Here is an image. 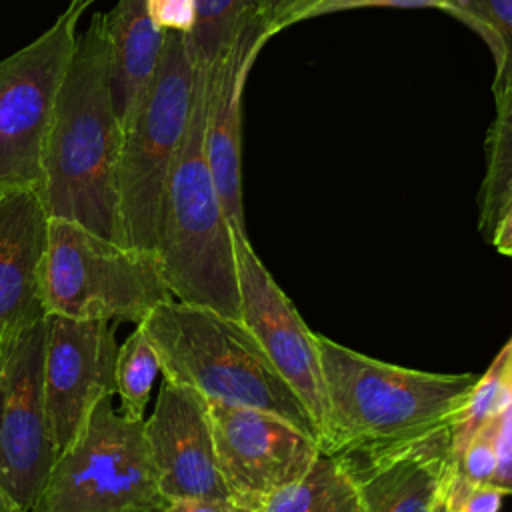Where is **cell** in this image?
Returning a JSON list of instances; mask_svg holds the SVG:
<instances>
[{"instance_id":"1","label":"cell","mask_w":512,"mask_h":512,"mask_svg":"<svg viewBox=\"0 0 512 512\" xmlns=\"http://www.w3.org/2000/svg\"><path fill=\"white\" fill-rule=\"evenodd\" d=\"M122 136L110 88L108 20L96 12L78 36L44 148L40 196L50 218L122 244L116 188Z\"/></svg>"},{"instance_id":"2","label":"cell","mask_w":512,"mask_h":512,"mask_svg":"<svg viewBox=\"0 0 512 512\" xmlns=\"http://www.w3.org/2000/svg\"><path fill=\"white\" fill-rule=\"evenodd\" d=\"M326 390L322 450L374 452L452 426L480 374L388 364L316 334Z\"/></svg>"},{"instance_id":"3","label":"cell","mask_w":512,"mask_h":512,"mask_svg":"<svg viewBox=\"0 0 512 512\" xmlns=\"http://www.w3.org/2000/svg\"><path fill=\"white\" fill-rule=\"evenodd\" d=\"M194 66L190 116L164 190L154 256L172 298L240 320L234 232L206 158L212 66Z\"/></svg>"},{"instance_id":"4","label":"cell","mask_w":512,"mask_h":512,"mask_svg":"<svg viewBox=\"0 0 512 512\" xmlns=\"http://www.w3.org/2000/svg\"><path fill=\"white\" fill-rule=\"evenodd\" d=\"M136 326L152 344L164 378L206 400L272 412L320 444L308 410L242 320L168 298Z\"/></svg>"},{"instance_id":"5","label":"cell","mask_w":512,"mask_h":512,"mask_svg":"<svg viewBox=\"0 0 512 512\" xmlns=\"http://www.w3.org/2000/svg\"><path fill=\"white\" fill-rule=\"evenodd\" d=\"M194 72L188 34L166 30L154 80L124 130L118 156V214L128 248L154 254L164 190L190 116Z\"/></svg>"},{"instance_id":"6","label":"cell","mask_w":512,"mask_h":512,"mask_svg":"<svg viewBox=\"0 0 512 512\" xmlns=\"http://www.w3.org/2000/svg\"><path fill=\"white\" fill-rule=\"evenodd\" d=\"M40 290L46 314L134 324L172 298L152 252L116 244L60 218H50Z\"/></svg>"},{"instance_id":"7","label":"cell","mask_w":512,"mask_h":512,"mask_svg":"<svg viewBox=\"0 0 512 512\" xmlns=\"http://www.w3.org/2000/svg\"><path fill=\"white\" fill-rule=\"evenodd\" d=\"M144 420L96 402L78 436L56 456L28 512H162Z\"/></svg>"},{"instance_id":"8","label":"cell","mask_w":512,"mask_h":512,"mask_svg":"<svg viewBox=\"0 0 512 512\" xmlns=\"http://www.w3.org/2000/svg\"><path fill=\"white\" fill-rule=\"evenodd\" d=\"M98 0H70L36 40L0 60V190L42 188L44 148L60 88Z\"/></svg>"},{"instance_id":"9","label":"cell","mask_w":512,"mask_h":512,"mask_svg":"<svg viewBox=\"0 0 512 512\" xmlns=\"http://www.w3.org/2000/svg\"><path fill=\"white\" fill-rule=\"evenodd\" d=\"M46 318L0 336V486L28 512L56 460L44 396Z\"/></svg>"},{"instance_id":"10","label":"cell","mask_w":512,"mask_h":512,"mask_svg":"<svg viewBox=\"0 0 512 512\" xmlns=\"http://www.w3.org/2000/svg\"><path fill=\"white\" fill-rule=\"evenodd\" d=\"M206 404L224 484L244 508L256 512L272 494L298 480L322 452L314 438L272 412L214 400Z\"/></svg>"},{"instance_id":"11","label":"cell","mask_w":512,"mask_h":512,"mask_svg":"<svg viewBox=\"0 0 512 512\" xmlns=\"http://www.w3.org/2000/svg\"><path fill=\"white\" fill-rule=\"evenodd\" d=\"M240 320L258 340L272 366L296 392L320 432L326 422V390L316 334L276 284L246 236L234 234Z\"/></svg>"},{"instance_id":"12","label":"cell","mask_w":512,"mask_h":512,"mask_svg":"<svg viewBox=\"0 0 512 512\" xmlns=\"http://www.w3.org/2000/svg\"><path fill=\"white\" fill-rule=\"evenodd\" d=\"M116 356L110 322L46 314L42 374L56 456L78 436L96 402L116 394Z\"/></svg>"},{"instance_id":"13","label":"cell","mask_w":512,"mask_h":512,"mask_svg":"<svg viewBox=\"0 0 512 512\" xmlns=\"http://www.w3.org/2000/svg\"><path fill=\"white\" fill-rule=\"evenodd\" d=\"M144 436L166 500H232L218 466L208 404L196 390L164 378Z\"/></svg>"},{"instance_id":"14","label":"cell","mask_w":512,"mask_h":512,"mask_svg":"<svg viewBox=\"0 0 512 512\" xmlns=\"http://www.w3.org/2000/svg\"><path fill=\"white\" fill-rule=\"evenodd\" d=\"M346 466L360 512H432L452 470V426L374 450L334 454Z\"/></svg>"},{"instance_id":"15","label":"cell","mask_w":512,"mask_h":512,"mask_svg":"<svg viewBox=\"0 0 512 512\" xmlns=\"http://www.w3.org/2000/svg\"><path fill=\"white\" fill-rule=\"evenodd\" d=\"M268 40V34L256 14L250 10L236 38L212 66L208 122H206V158L210 174L226 220L236 236H246L242 206V92L250 66Z\"/></svg>"},{"instance_id":"16","label":"cell","mask_w":512,"mask_h":512,"mask_svg":"<svg viewBox=\"0 0 512 512\" xmlns=\"http://www.w3.org/2000/svg\"><path fill=\"white\" fill-rule=\"evenodd\" d=\"M48 226L40 190H0V336L46 318L40 272Z\"/></svg>"},{"instance_id":"17","label":"cell","mask_w":512,"mask_h":512,"mask_svg":"<svg viewBox=\"0 0 512 512\" xmlns=\"http://www.w3.org/2000/svg\"><path fill=\"white\" fill-rule=\"evenodd\" d=\"M110 44V88L122 132L142 108L154 80L166 30L146 10V0H118L106 14Z\"/></svg>"},{"instance_id":"18","label":"cell","mask_w":512,"mask_h":512,"mask_svg":"<svg viewBox=\"0 0 512 512\" xmlns=\"http://www.w3.org/2000/svg\"><path fill=\"white\" fill-rule=\"evenodd\" d=\"M256 512H360V506L342 460L322 450L298 480L272 494Z\"/></svg>"},{"instance_id":"19","label":"cell","mask_w":512,"mask_h":512,"mask_svg":"<svg viewBox=\"0 0 512 512\" xmlns=\"http://www.w3.org/2000/svg\"><path fill=\"white\" fill-rule=\"evenodd\" d=\"M496 114L486 132V170L478 194V230L490 242L512 200V84L494 96Z\"/></svg>"},{"instance_id":"20","label":"cell","mask_w":512,"mask_h":512,"mask_svg":"<svg viewBox=\"0 0 512 512\" xmlns=\"http://www.w3.org/2000/svg\"><path fill=\"white\" fill-rule=\"evenodd\" d=\"M440 10L470 26L494 56V96L512 84V0H444Z\"/></svg>"},{"instance_id":"21","label":"cell","mask_w":512,"mask_h":512,"mask_svg":"<svg viewBox=\"0 0 512 512\" xmlns=\"http://www.w3.org/2000/svg\"><path fill=\"white\" fill-rule=\"evenodd\" d=\"M512 390V336L506 340L494 362L478 376L470 398L452 424V458L456 460L468 440L504 406Z\"/></svg>"},{"instance_id":"22","label":"cell","mask_w":512,"mask_h":512,"mask_svg":"<svg viewBox=\"0 0 512 512\" xmlns=\"http://www.w3.org/2000/svg\"><path fill=\"white\" fill-rule=\"evenodd\" d=\"M158 372L160 360L146 334L136 326L124 344L118 346L116 356V394L120 398V414L132 420H144V410Z\"/></svg>"},{"instance_id":"23","label":"cell","mask_w":512,"mask_h":512,"mask_svg":"<svg viewBox=\"0 0 512 512\" xmlns=\"http://www.w3.org/2000/svg\"><path fill=\"white\" fill-rule=\"evenodd\" d=\"M250 10L248 0H196V24L188 34L194 62L216 66Z\"/></svg>"},{"instance_id":"24","label":"cell","mask_w":512,"mask_h":512,"mask_svg":"<svg viewBox=\"0 0 512 512\" xmlns=\"http://www.w3.org/2000/svg\"><path fill=\"white\" fill-rule=\"evenodd\" d=\"M498 468L496 422L490 418L454 460V480L466 486L490 484Z\"/></svg>"},{"instance_id":"25","label":"cell","mask_w":512,"mask_h":512,"mask_svg":"<svg viewBox=\"0 0 512 512\" xmlns=\"http://www.w3.org/2000/svg\"><path fill=\"white\" fill-rule=\"evenodd\" d=\"M496 422V454L498 468L490 486L498 488L502 494H512V390L494 416Z\"/></svg>"},{"instance_id":"26","label":"cell","mask_w":512,"mask_h":512,"mask_svg":"<svg viewBox=\"0 0 512 512\" xmlns=\"http://www.w3.org/2000/svg\"><path fill=\"white\" fill-rule=\"evenodd\" d=\"M146 10L162 30L190 34L196 24V0H146Z\"/></svg>"},{"instance_id":"27","label":"cell","mask_w":512,"mask_h":512,"mask_svg":"<svg viewBox=\"0 0 512 512\" xmlns=\"http://www.w3.org/2000/svg\"><path fill=\"white\" fill-rule=\"evenodd\" d=\"M314 0H248L252 12L262 22L268 38L282 28L298 22V16Z\"/></svg>"},{"instance_id":"28","label":"cell","mask_w":512,"mask_h":512,"mask_svg":"<svg viewBox=\"0 0 512 512\" xmlns=\"http://www.w3.org/2000/svg\"><path fill=\"white\" fill-rule=\"evenodd\" d=\"M444 0H314L308 8L302 10L298 16L300 20L316 18L340 10H354V8H370V6H392V8H440Z\"/></svg>"},{"instance_id":"29","label":"cell","mask_w":512,"mask_h":512,"mask_svg":"<svg viewBox=\"0 0 512 512\" xmlns=\"http://www.w3.org/2000/svg\"><path fill=\"white\" fill-rule=\"evenodd\" d=\"M162 512H254L232 500H210V498H180L168 500Z\"/></svg>"},{"instance_id":"30","label":"cell","mask_w":512,"mask_h":512,"mask_svg":"<svg viewBox=\"0 0 512 512\" xmlns=\"http://www.w3.org/2000/svg\"><path fill=\"white\" fill-rule=\"evenodd\" d=\"M490 244L504 256H510L512 258V200L508 202V206L504 208L494 232H492V238H490Z\"/></svg>"},{"instance_id":"31","label":"cell","mask_w":512,"mask_h":512,"mask_svg":"<svg viewBox=\"0 0 512 512\" xmlns=\"http://www.w3.org/2000/svg\"><path fill=\"white\" fill-rule=\"evenodd\" d=\"M0 512H24L18 504H16V500L0 486Z\"/></svg>"},{"instance_id":"32","label":"cell","mask_w":512,"mask_h":512,"mask_svg":"<svg viewBox=\"0 0 512 512\" xmlns=\"http://www.w3.org/2000/svg\"><path fill=\"white\" fill-rule=\"evenodd\" d=\"M448 484H450V480H448ZM448 484H446V488H444L442 496L438 498V502H436V506H434V510H432V512H450V500H448Z\"/></svg>"},{"instance_id":"33","label":"cell","mask_w":512,"mask_h":512,"mask_svg":"<svg viewBox=\"0 0 512 512\" xmlns=\"http://www.w3.org/2000/svg\"><path fill=\"white\" fill-rule=\"evenodd\" d=\"M450 512H452V510H450Z\"/></svg>"}]
</instances>
